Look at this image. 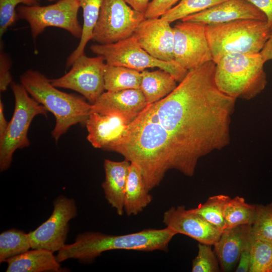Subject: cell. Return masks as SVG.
Returning <instances> with one entry per match:
<instances>
[{
  "instance_id": "1f68e13d",
  "label": "cell",
  "mask_w": 272,
  "mask_h": 272,
  "mask_svg": "<svg viewBox=\"0 0 272 272\" xmlns=\"http://www.w3.org/2000/svg\"><path fill=\"white\" fill-rule=\"evenodd\" d=\"M212 245L199 243L198 252L192 263V272H218L219 261Z\"/></svg>"
},
{
  "instance_id": "7402d4cb",
  "label": "cell",
  "mask_w": 272,
  "mask_h": 272,
  "mask_svg": "<svg viewBox=\"0 0 272 272\" xmlns=\"http://www.w3.org/2000/svg\"><path fill=\"white\" fill-rule=\"evenodd\" d=\"M141 75L140 89L148 104L165 97L177 86L175 78L162 69L154 71L144 70L141 72Z\"/></svg>"
},
{
  "instance_id": "4fadbf2b",
  "label": "cell",
  "mask_w": 272,
  "mask_h": 272,
  "mask_svg": "<svg viewBox=\"0 0 272 272\" xmlns=\"http://www.w3.org/2000/svg\"><path fill=\"white\" fill-rule=\"evenodd\" d=\"M132 36L152 56L164 61L174 60V33L170 23L161 17L145 19Z\"/></svg>"
},
{
  "instance_id": "4316f807",
  "label": "cell",
  "mask_w": 272,
  "mask_h": 272,
  "mask_svg": "<svg viewBox=\"0 0 272 272\" xmlns=\"http://www.w3.org/2000/svg\"><path fill=\"white\" fill-rule=\"evenodd\" d=\"M230 198V197L224 194L210 196L205 203L190 210L200 215L208 222L223 231L225 229L224 210Z\"/></svg>"
},
{
  "instance_id": "484cf974",
  "label": "cell",
  "mask_w": 272,
  "mask_h": 272,
  "mask_svg": "<svg viewBox=\"0 0 272 272\" xmlns=\"http://www.w3.org/2000/svg\"><path fill=\"white\" fill-rule=\"evenodd\" d=\"M31 248L28 233L11 229L0 234V262L25 252Z\"/></svg>"
},
{
  "instance_id": "30bf717a",
  "label": "cell",
  "mask_w": 272,
  "mask_h": 272,
  "mask_svg": "<svg viewBox=\"0 0 272 272\" xmlns=\"http://www.w3.org/2000/svg\"><path fill=\"white\" fill-rule=\"evenodd\" d=\"M106 62L100 55L80 56L69 72L61 77L51 79L53 86L75 91L93 104L104 92V74Z\"/></svg>"
},
{
  "instance_id": "d4e9b609",
  "label": "cell",
  "mask_w": 272,
  "mask_h": 272,
  "mask_svg": "<svg viewBox=\"0 0 272 272\" xmlns=\"http://www.w3.org/2000/svg\"><path fill=\"white\" fill-rule=\"evenodd\" d=\"M256 215V205L247 203L243 197L239 196L231 198L224 210L225 228L240 225H252Z\"/></svg>"
},
{
  "instance_id": "ba28073f",
  "label": "cell",
  "mask_w": 272,
  "mask_h": 272,
  "mask_svg": "<svg viewBox=\"0 0 272 272\" xmlns=\"http://www.w3.org/2000/svg\"><path fill=\"white\" fill-rule=\"evenodd\" d=\"M80 8L79 0H59L45 6L20 5L17 8L16 12L18 19L24 20L29 24L34 41L49 27L63 29L80 39L82 26L78 18Z\"/></svg>"
},
{
  "instance_id": "f546056e",
  "label": "cell",
  "mask_w": 272,
  "mask_h": 272,
  "mask_svg": "<svg viewBox=\"0 0 272 272\" xmlns=\"http://www.w3.org/2000/svg\"><path fill=\"white\" fill-rule=\"evenodd\" d=\"M250 237L272 243V202L266 205H256V215L251 225Z\"/></svg>"
},
{
  "instance_id": "74e56055",
  "label": "cell",
  "mask_w": 272,
  "mask_h": 272,
  "mask_svg": "<svg viewBox=\"0 0 272 272\" xmlns=\"http://www.w3.org/2000/svg\"><path fill=\"white\" fill-rule=\"evenodd\" d=\"M259 53L265 62L268 60H272V34Z\"/></svg>"
},
{
  "instance_id": "ab89813d",
  "label": "cell",
  "mask_w": 272,
  "mask_h": 272,
  "mask_svg": "<svg viewBox=\"0 0 272 272\" xmlns=\"http://www.w3.org/2000/svg\"><path fill=\"white\" fill-rule=\"evenodd\" d=\"M47 1H49V2H52V1H55V0H47Z\"/></svg>"
},
{
  "instance_id": "8992f818",
  "label": "cell",
  "mask_w": 272,
  "mask_h": 272,
  "mask_svg": "<svg viewBox=\"0 0 272 272\" xmlns=\"http://www.w3.org/2000/svg\"><path fill=\"white\" fill-rule=\"evenodd\" d=\"M11 88L15 98V108L11 120L3 137L0 139V170L10 166L15 152L28 147V131L33 118L37 115H46L48 110L29 96L21 84L12 82Z\"/></svg>"
},
{
  "instance_id": "4dcf8cb0",
  "label": "cell",
  "mask_w": 272,
  "mask_h": 272,
  "mask_svg": "<svg viewBox=\"0 0 272 272\" xmlns=\"http://www.w3.org/2000/svg\"><path fill=\"white\" fill-rule=\"evenodd\" d=\"M22 4L27 6L39 5V0H0V37L18 19L16 7Z\"/></svg>"
},
{
  "instance_id": "7a4b0ae2",
  "label": "cell",
  "mask_w": 272,
  "mask_h": 272,
  "mask_svg": "<svg viewBox=\"0 0 272 272\" xmlns=\"http://www.w3.org/2000/svg\"><path fill=\"white\" fill-rule=\"evenodd\" d=\"M176 234L168 227L161 229H147L121 235L87 232L79 234L73 243L65 244L56 257L59 262L70 258L89 261L109 250L166 251Z\"/></svg>"
},
{
  "instance_id": "6da1fadb",
  "label": "cell",
  "mask_w": 272,
  "mask_h": 272,
  "mask_svg": "<svg viewBox=\"0 0 272 272\" xmlns=\"http://www.w3.org/2000/svg\"><path fill=\"white\" fill-rule=\"evenodd\" d=\"M215 65L212 60L189 70L169 95L147 104L107 149L135 164L149 191L170 170L192 177L201 157L230 144L236 99L218 88Z\"/></svg>"
},
{
  "instance_id": "3957f363",
  "label": "cell",
  "mask_w": 272,
  "mask_h": 272,
  "mask_svg": "<svg viewBox=\"0 0 272 272\" xmlns=\"http://www.w3.org/2000/svg\"><path fill=\"white\" fill-rule=\"evenodd\" d=\"M20 82L35 100L54 115L56 123L51 133L55 141L72 126L85 123L91 113L92 104L59 90L50 79L37 71L25 72L20 76Z\"/></svg>"
},
{
  "instance_id": "d590c367",
  "label": "cell",
  "mask_w": 272,
  "mask_h": 272,
  "mask_svg": "<svg viewBox=\"0 0 272 272\" xmlns=\"http://www.w3.org/2000/svg\"><path fill=\"white\" fill-rule=\"evenodd\" d=\"M261 11L266 17V22L272 31V0H246Z\"/></svg>"
},
{
  "instance_id": "7c38bea8",
  "label": "cell",
  "mask_w": 272,
  "mask_h": 272,
  "mask_svg": "<svg viewBox=\"0 0 272 272\" xmlns=\"http://www.w3.org/2000/svg\"><path fill=\"white\" fill-rule=\"evenodd\" d=\"M75 200L63 195L53 201V210L49 218L37 228L28 233L31 248L45 249L55 252L65 245L69 221L76 217Z\"/></svg>"
},
{
  "instance_id": "5b68a950",
  "label": "cell",
  "mask_w": 272,
  "mask_h": 272,
  "mask_svg": "<svg viewBox=\"0 0 272 272\" xmlns=\"http://www.w3.org/2000/svg\"><path fill=\"white\" fill-rule=\"evenodd\" d=\"M206 34L216 63L232 53H260L272 31L266 21L240 19L207 25Z\"/></svg>"
},
{
  "instance_id": "8fae6325",
  "label": "cell",
  "mask_w": 272,
  "mask_h": 272,
  "mask_svg": "<svg viewBox=\"0 0 272 272\" xmlns=\"http://www.w3.org/2000/svg\"><path fill=\"white\" fill-rule=\"evenodd\" d=\"M206 26L181 21L173 27L174 60L187 71L213 60Z\"/></svg>"
},
{
  "instance_id": "d6a6232c",
  "label": "cell",
  "mask_w": 272,
  "mask_h": 272,
  "mask_svg": "<svg viewBox=\"0 0 272 272\" xmlns=\"http://www.w3.org/2000/svg\"><path fill=\"white\" fill-rule=\"evenodd\" d=\"M12 61L9 56L3 50V43L1 42L0 52V91L2 92L7 90L12 83V77L10 72Z\"/></svg>"
},
{
  "instance_id": "cb8c5ba5",
  "label": "cell",
  "mask_w": 272,
  "mask_h": 272,
  "mask_svg": "<svg viewBox=\"0 0 272 272\" xmlns=\"http://www.w3.org/2000/svg\"><path fill=\"white\" fill-rule=\"evenodd\" d=\"M104 79L105 90L107 91L140 89L142 75L135 70L106 64Z\"/></svg>"
},
{
  "instance_id": "603a6c76",
  "label": "cell",
  "mask_w": 272,
  "mask_h": 272,
  "mask_svg": "<svg viewBox=\"0 0 272 272\" xmlns=\"http://www.w3.org/2000/svg\"><path fill=\"white\" fill-rule=\"evenodd\" d=\"M83 10L82 34L78 45L67 57L66 67H69L81 55L85 54V48L92 40L93 30L98 21L103 0H79Z\"/></svg>"
},
{
  "instance_id": "e575fe53",
  "label": "cell",
  "mask_w": 272,
  "mask_h": 272,
  "mask_svg": "<svg viewBox=\"0 0 272 272\" xmlns=\"http://www.w3.org/2000/svg\"><path fill=\"white\" fill-rule=\"evenodd\" d=\"M250 241L251 238L241 251L235 270L236 272L249 271L251 262Z\"/></svg>"
},
{
  "instance_id": "44dd1931",
  "label": "cell",
  "mask_w": 272,
  "mask_h": 272,
  "mask_svg": "<svg viewBox=\"0 0 272 272\" xmlns=\"http://www.w3.org/2000/svg\"><path fill=\"white\" fill-rule=\"evenodd\" d=\"M149 191L141 170L135 164L130 163L124 199V210L127 216L137 215L152 202L153 197Z\"/></svg>"
},
{
  "instance_id": "836d02e7",
  "label": "cell",
  "mask_w": 272,
  "mask_h": 272,
  "mask_svg": "<svg viewBox=\"0 0 272 272\" xmlns=\"http://www.w3.org/2000/svg\"><path fill=\"white\" fill-rule=\"evenodd\" d=\"M180 0H152L144 13L146 19L161 17Z\"/></svg>"
},
{
  "instance_id": "277c9868",
  "label": "cell",
  "mask_w": 272,
  "mask_h": 272,
  "mask_svg": "<svg viewBox=\"0 0 272 272\" xmlns=\"http://www.w3.org/2000/svg\"><path fill=\"white\" fill-rule=\"evenodd\" d=\"M265 62L259 53H232L216 62L215 81L218 88L226 95L250 100L265 88L267 78Z\"/></svg>"
},
{
  "instance_id": "f35d334b",
  "label": "cell",
  "mask_w": 272,
  "mask_h": 272,
  "mask_svg": "<svg viewBox=\"0 0 272 272\" xmlns=\"http://www.w3.org/2000/svg\"><path fill=\"white\" fill-rule=\"evenodd\" d=\"M9 122L6 120L4 113V105L0 100V139L4 135L7 129Z\"/></svg>"
},
{
  "instance_id": "52a82bcc",
  "label": "cell",
  "mask_w": 272,
  "mask_h": 272,
  "mask_svg": "<svg viewBox=\"0 0 272 272\" xmlns=\"http://www.w3.org/2000/svg\"><path fill=\"white\" fill-rule=\"evenodd\" d=\"M90 49L97 55L102 56L107 64L122 66L140 72L158 67L171 74L177 81L180 82L188 72L175 60L164 61L152 56L132 35L111 44H94Z\"/></svg>"
},
{
  "instance_id": "83f0119b",
  "label": "cell",
  "mask_w": 272,
  "mask_h": 272,
  "mask_svg": "<svg viewBox=\"0 0 272 272\" xmlns=\"http://www.w3.org/2000/svg\"><path fill=\"white\" fill-rule=\"evenodd\" d=\"M226 0H180L161 18L171 23L200 12Z\"/></svg>"
},
{
  "instance_id": "d6986e66",
  "label": "cell",
  "mask_w": 272,
  "mask_h": 272,
  "mask_svg": "<svg viewBox=\"0 0 272 272\" xmlns=\"http://www.w3.org/2000/svg\"><path fill=\"white\" fill-rule=\"evenodd\" d=\"M130 162L125 159L114 161L105 159L103 166L105 177L102 184L105 197L119 216L124 212V199Z\"/></svg>"
},
{
  "instance_id": "5bb4252c",
  "label": "cell",
  "mask_w": 272,
  "mask_h": 272,
  "mask_svg": "<svg viewBox=\"0 0 272 272\" xmlns=\"http://www.w3.org/2000/svg\"><path fill=\"white\" fill-rule=\"evenodd\" d=\"M163 222L177 234L187 235L199 243L213 244L222 231L200 215L186 210L184 206L172 207L163 214Z\"/></svg>"
},
{
  "instance_id": "9c48e42d",
  "label": "cell",
  "mask_w": 272,
  "mask_h": 272,
  "mask_svg": "<svg viewBox=\"0 0 272 272\" xmlns=\"http://www.w3.org/2000/svg\"><path fill=\"white\" fill-rule=\"evenodd\" d=\"M145 19L125 0H103L92 40L99 44L115 43L132 35Z\"/></svg>"
},
{
  "instance_id": "ffe728a7",
  "label": "cell",
  "mask_w": 272,
  "mask_h": 272,
  "mask_svg": "<svg viewBox=\"0 0 272 272\" xmlns=\"http://www.w3.org/2000/svg\"><path fill=\"white\" fill-rule=\"evenodd\" d=\"M53 252L45 249H33L9 258L7 272L59 271L60 264Z\"/></svg>"
},
{
  "instance_id": "f1b7e54d",
  "label": "cell",
  "mask_w": 272,
  "mask_h": 272,
  "mask_svg": "<svg viewBox=\"0 0 272 272\" xmlns=\"http://www.w3.org/2000/svg\"><path fill=\"white\" fill-rule=\"evenodd\" d=\"M251 238L249 272H272V243Z\"/></svg>"
},
{
  "instance_id": "2e32d148",
  "label": "cell",
  "mask_w": 272,
  "mask_h": 272,
  "mask_svg": "<svg viewBox=\"0 0 272 272\" xmlns=\"http://www.w3.org/2000/svg\"><path fill=\"white\" fill-rule=\"evenodd\" d=\"M147 104L140 89L106 91L92 104L91 112L118 114L129 124Z\"/></svg>"
},
{
  "instance_id": "8d00e7d4",
  "label": "cell",
  "mask_w": 272,
  "mask_h": 272,
  "mask_svg": "<svg viewBox=\"0 0 272 272\" xmlns=\"http://www.w3.org/2000/svg\"><path fill=\"white\" fill-rule=\"evenodd\" d=\"M150 0H125L126 3L133 9L139 12L145 13Z\"/></svg>"
},
{
  "instance_id": "ac0fdd59",
  "label": "cell",
  "mask_w": 272,
  "mask_h": 272,
  "mask_svg": "<svg viewBox=\"0 0 272 272\" xmlns=\"http://www.w3.org/2000/svg\"><path fill=\"white\" fill-rule=\"evenodd\" d=\"M251 228V225H240L222 231L213 244L222 271H231L236 266L241 251L250 240Z\"/></svg>"
},
{
  "instance_id": "e0dca14e",
  "label": "cell",
  "mask_w": 272,
  "mask_h": 272,
  "mask_svg": "<svg viewBox=\"0 0 272 272\" xmlns=\"http://www.w3.org/2000/svg\"><path fill=\"white\" fill-rule=\"evenodd\" d=\"M85 123L88 141L94 148L106 150L121 138L129 124L118 114L95 112H91Z\"/></svg>"
},
{
  "instance_id": "9a60e30c",
  "label": "cell",
  "mask_w": 272,
  "mask_h": 272,
  "mask_svg": "<svg viewBox=\"0 0 272 272\" xmlns=\"http://www.w3.org/2000/svg\"><path fill=\"white\" fill-rule=\"evenodd\" d=\"M240 19L267 20L261 11L246 0H226L203 11L186 17L181 21L211 25Z\"/></svg>"
}]
</instances>
